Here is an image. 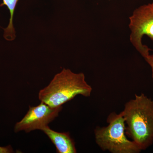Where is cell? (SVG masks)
<instances>
[{"label": "cell", "instance_id": "6da1fadb", "mask_svg": "<svg viewBox=\"0 0 153 153\" xmlns=\"http://www.w3.org/2000/svg\"><path fill=\"white\" fill-rule=\"evenodd\" d=\"M126 125V132L141 150L153 144V100L144 94H135L127 102L122 111Z\"/></svg>", "mask_w": 153, "mask_h": 153}, {"label": "cell", "instance_id": "7a4b0ae2", "mask_svg": "<svg viewBox=\"0 0 153 153\" xmlns=\"http://www.w3.org/2000/svg\"><path fill=\"white\" fill-rule=\"evenodd\" d=\"M92 88L85 80L83 73H75L64 68L54 76L51 82L38 93L42 102L53 108L62 106L77 95L89 97Z\"/></svg>", "mask_w": 153, "mask_h": 153}, {"label": "cell", "instance_id": "3957f363", "mask_svg": "<svg viewBox=\"0 0 153 153\" xmlns=\"http://www.w3.org/2000/svg\"><path fill=\"white\" fill-rule=\"evenodd\" d=\"M106 126H97L94 130L95 142L103 151L111 153H139L137 145L127 137L125 121L122 112H112L107 119Z\"/></svg>", "mask_w": 153, "mask_h": 153}, {"label": "cell", "instance_id": "277c9868", "mask_svg": "<svg viewBox=\"0 0 153 153\" xmlns=\"http://www.w3.org/2000/svg\"><path fill=\"white\" fill-rule=\"evenodd\" d=\"M129 20L131 42L145 60L151 49L142 44V39L146 35L153 41V2L136 9Z\"/></svg>", "mask_w": 153, "mask_h": 153}, {"label": "cell", "instance_id": "5b68a950", "mask_svg": "<svg viewBox=\"0 0 153 153\" xmlns=\"http://www.w3.org/2000/svg\"><path fill=\"white\" fill-rule=\"evenodd\" d=\"M62 108V106L52 107L42 102L37 106H30L25 117L16 123L14 131L29 133L36 130H41L58 117Z\"/></svg>", "mask_w": 153, "mask_h": 153}, {"label": "cell", "instance_id": "8992f818", "mask_svg": "<svg viewBox=\"0 0 153 153\" xmlns=\"http://www.w3.org/2000/svg\"><path fill=\"white\" fill-rule=\"evenodd\" d=\"M41 131L44 132L54 144L58 153H76V150L74 140L69 132H59L53 130L49 126Z\"/></svg>", "mask_w": 153, "mask_h": 153}, {"label": "cell", "instance_id": "52a82bcc", "mask_svg": "<svg viewBox=\"0 0 153 153\" xmlns=\"http://www.w3.org/2000/svg\"><path fill=\"white\" fill-rule=\"evenodd\" d=\"M19 1V0H3V3L1 5V6H7L10 14L9 25L4 31V37L8 41H13L16 38V33L13 23V19L14 11Z\"/></svg>", "mask_w": 153, "mask_h": 153}, {"label": "cell", "instance_id": "ba28073f", "mask_svg": "<svg viewBox=\"0 0 153 153\" xmlns=\"http://www.w3.org/2000/svg\"><path fill=\"white\" fill-rule=\"evenodd\" d=\"M145 60L151 67L152 69V78L153 81V52L152 54H149Z\"/></svg>", "mask_w": 153, "mask_h": 153}, {"label": "cell", "instance_id": "9c48e42d", "mask_svg": "<svg viewBox=\"0 0 153 153\" xmlns=\"http://www.w3.org/2000/svg\"><path fill=\"white\" fill-rule=\"evenodd\" d=\"M13 152V148L11 146L6 147H0V153H10Z\"/></svg>", "mask_w": 153, "mask_h": 153}]
</instances>
